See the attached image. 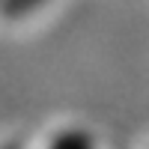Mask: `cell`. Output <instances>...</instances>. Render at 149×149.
Listing matches in <instances>:
<instances>
[{"instance_id":"cell-1","label":"cell","mask_w":149,"mask_h":149,"mask_svg":"<svg viewBox=\"0 0 149 149\" xmlns=\"http://www.w3.org/2000/svg\"><path fill=\"white\" fill-rule=\"evenodd\" d=\"M45 149H95V140L84 128H63L48 140Z\"/></svg>"},{"instance_id":"cell-2","label":"cell","mask_w":149,"mask_h":149,"mask_svg":"<svg viewBox=\"0 0 149 149\" xmlns=\"http://www.w3.org/2000/svg\"><path fill=\"white\" fill-rule=\"evenodd\" d=\"M42 3H48V0H0V15L3 18H24L30 12H36Z\"/></svg>"},{"instance_id":"cell-3","label":"cell","mask_w":149,"mask_h":149,"mask_svg":"<svg viewBox=\"0 0 149 149\" xmlns=\"http://www.w3.org/2000/svg\"><path fill=\"white\" fill-rule=\"evenodd\" d=\"M3 149H24V146H21V143H18V140H9V143H6V146H3Z\"/></svg>"}]
</instances>
